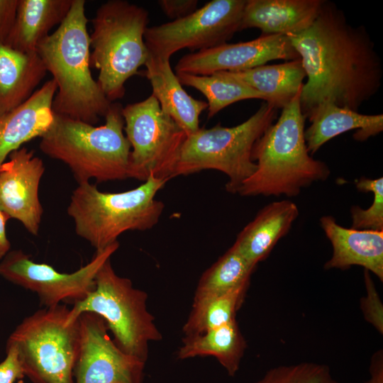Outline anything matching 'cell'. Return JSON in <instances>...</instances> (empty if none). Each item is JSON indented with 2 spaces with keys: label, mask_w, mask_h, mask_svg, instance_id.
<instances>
[{
  "label": "cell",
  "mask_w": 383,
  "mask_h": 383,
  "mask_svg": "<svg viewBox=\"0 0 383 383\" xmlns=\"http://www.w3.org/2000/svg\"><path fill=\"white\" fill-rule=\"evenodd\" d=\"M307 77L300 94L306 118L323 102L358 111L379 91L380 57L363 26L349 24L335 4L324 1L306 29L287 35Z\"/></svg>",
  "instance_id": "1"
},
{
  "label": "cell",
  "mask_w": 383,
  "mask_h": 383,
  "mask_svg": "<svg viewBox=\"0 0 383 383\" xmlns=\"http://www.w3.org/2000/svg\"><path fill=\"white\" fill-rule=\"evenodd\" d=\"M87 22L85 1L72 0L65 20L39 43L36 52L57 85L54 113L95 125L112 102L91 73Z\"/></svg>",
  "instance_id": "2"
},
{
  "label": "cell",
  "mask_w": 383,
  "mask_h": 383,
  "mask_svg": "<svg viewBox=\"0 0 383 383\" xmlns=\"http://www.w3.org/2000/svg\"><path fill=\"white\" fill-rule=\"evenodd\" d=\"M301 91L255 142L251 157L257 167L238 189L240 196L293 197L330 176L328 165L313 159L307 150Z\"/></svg>",
  "instance_id": "3"
},
{
  "label": "cell",
  "mask_w": 383,
  "mask_h": 383,
  "mask_svg": "<svg viewBox=\"0 0 383 383\" xmlns=\"http://www.w3.org/2000/svg\"><path fill=\"white\" fill-rule=\"evenodd\" d=\"M123 106L112 103L105 123L95 126L54 113L40 149L67 165L79 184L131 178V147L124 131Z\"/></svg>",
  "instance_id": "4"
},
{
  "label": "cell",
  "mask_w": 383,
  "mask_h": 383,
  "mask_svg": "<svg viewBox=\"0 0 383 383\" xmlns=\"http://www.w3.org/2000/svg\"><path fill=\"white\" fill-rule=\"evenodd\" d=\"M168 181L150 176L139 187L122 192H101L90 182L79 184L67 206L75 233L99 251L126 231L151 229L165 208L155 196Z\"/></svg>",
  "instance_id": "5"
},
{
  "label": "cell",
  "mask_w": 383,
  "mask_h": 383,
  "mask_svg": "<svg viewBox=\"0 0 383 383\" xmlns=\"http://www.w3.org/2000/svg\"><path fill=\"white\" fill-rule=\"evenodd\" d=\"M90 64L99 70L97 82L113 103L125 95V84L148 57L144 35L146 9L125 0L102 4L91 20Z\"/></svg>",
  "instance_id": "6"
},
{
  "label": "cell",
  "mask_w": 383,
  "mask_h": 383,
  "mask_svg": "<svg viewBox=\"0 0 383 383\" xmlns=\"http://www.w3.org/2000/svg\"><path fill=\"white\" fill-rule=\"evenodd\" d=\"M276 109L265 101L239 125L224 127L218 123L210 128H199L187 135L173 177L215 170L228 177L226 191L237 193L242 183L256 170L252 150L257 139L275 120Z\"/></svg>",
  "instance_id": "7"
},
{
  "label": "cell",
  "mask_w": 383,
  "mask_h": 383,
  "mask_svg": "<svg viewBox=\"0 0 383 383\" xmlns=\"http://www.w3.org/2000/svg\"><path fill=\"white\" fill-rule=\"evenodd\" d=\"M148 294L128 278L118 275L111 258L98 271L94 289L70 309L67 322L83 313H93L104 321L116 345L124 353L147 362L150 342L162 335L147 306Z\"/></svg>",
  "instance_id": "8"
},
{
  "label": "cell",
  "mask_w": 383,
  "mask_h": 383,
  "mask_svg": "<svg viewBox=\"0 0 383 383\" xmlns=\"http://www.w3.org/2000/svg\"><path fill=\"white\" fill-rule=\"evenodd\" d=\"M65 304L44 307L24 318L7 339L17 350L25 376L33 383H74L79 321L68 323Z\"/></svg>",
  "instance_id": "9"
},
{
  "label": "cell",
  "mask_w": 383,
  "mask_h": 383,
  "mask_svg": "<svg viewBox=\"0 0 383 383\" xmlns=\"http://www.w3.org/2000/svg\"><path fill=\"white\" fill-rule=\"evenodd\" d=\"M124 132L131 147V178L145 182L150 176L173 178L184 130L165 113L155 96L122 109Z\"/></svg>",
  "instance_id": "10"
},
{
  "label": "cell",
  "mask_w": 383,
  "mask_h": 383,
  "mask_svg": "<svg viewBox=\"0 0 383 383\" xmlns=\"http://www.w3.org/2000/svg\"><path fill=\"white\" fill-rule=\"evenodd\" d=\"M246 0H213L184 18L148 27L144 40L151 55L170 59L187 48L200 51L226 43L240 30Z\"/></svg>",
  "instance_id": "11"
},
{
  "label": "cell",
  "mask_w": 383,
  "mask_h": 383,
  "mask_svg": "<svg viewBox=\"0 0 383 383\" xmlns=\"http://www.w3.org/2000/svg\"><path fill=\"white\" fill-rule=\"evenodd\" d=\"M118 247L117 241L96 251L87 265L72 273L61 272L50 265L35 262L21 250H10L1 260L0 276L35 293L45 307L74 304L94 289L98 271Z\"/></svg>",
  "instance_id": "12"
},
{
  "label": "cell",
  "mask_w": 383,
  "mask_h": 383,
  "mask_svg": "<svg viewBox=\"0 0 383 383\" xmlns=\"http://www.w3.org/2000/svg\"><path fill=\"white\" fill-rule=\"evenodd\" d=\"M78 321L74 383H143L146 362L116 345L102 318L87 312L82 313Z\"/></svg>",
  "instance_id": "13"
},
{
  "label": "cell",
  "mask_w": 383,
  "mask_h": 383,
  "mask_svg": "<svg viewBox=\"0 0 383 383\" xmlns=\"http://www.w3.org/2000/svg\"><path fill=\"white\" fill-rule=\"evenodd\" d=\"M299 59L287 35H260L237 43H224L182 57L175 66L176 73L210 75L221 71L238 72L274 60Z\"/></svg>",
  "instance_id": "14"
},
{
  "label": "cell",
  "mask_w": 383,
  "mask_h": 383,
  "mask_svg": "<svg viewBox=\"0 0 383 383\" xmlns=\"http://www.w3.org/2000/svg\"><path fill=\"white\" fill-rule=\"evenodd\" d=\"M44 172L43 160L25 147L13 152L0 167V209L35 236L43 213L39 186Z\"/></svg>",
  "instance_id": "15"
},
{
  "label": "cell",
  "mask_w": 383,
  "mask_h": 383,
  "mask_svg": "<svg viewBox=\"0 0 383 383\" xmlns=\"http://www.w3.org/2000/svg\"><path fill=\"white\" fill-rule=\"evenodd\" d=\"M57 91L51 79L23 104L0 115V167L24 143L41 137L54 120L52 101Z\"/></svg>",
  "instance_id": "16"
},
{
  "label": "cell",
  "mask_w": 383,
  "mask_h": 383,
  "mask_svg": "<svg viewBox=\"0 0 383 383\" xmlns=\"http://www.w3.org/2000/svg\"><path fill=\"white\" fill-rule=\"evenodd\" d=\"M320 224L333 248L325 270L361 266L383 282V231L345 228L331 216L321 217Z\"/></svg>",
  "instance_id": "17"
},
{
  "label": "cell",
  "mask_w": 383,
  "mask_h": 383,
  "mask_svg": "<svg viewBox=\"0 0 383 383\" xmlns=\"http://www.w3.org/2000/svg\"><path fill=\"white\" fill-rule=\"evenodd\" d=\"M325 0H246L240 30L255 28L261 35L295 34L309 27Z\"/></svg>",
  "instance_id": "18"
},
{
  "label": "cell",
  "mask_w": 383,
  "mask_h": 383,
  "mask_svg": "<svg viewBox=\"0 0 383 383\" xmlns=\"http://www.w3.org/2000/svg\"><path fill=\"white\" fill-rule=\"evenodd\" d=\"M299 213L296 204L287 199L266 205L238 234L233 246L256 267L289 233Z\"/></svg>",
  "instance_id": "19"
},
{
  "label": "cell",
  "mask_w": 383,
  "mask_h": 383,
  "mask_svg": "<svg viewBox=\"0 0 383 383\" xmlns=\"http://www.w3.org/2000/svg\"><path fill=\"white\" fill-rule=\"evenodd\" d=\"M145 66L152 94L162 111L170 116L187 135L199 130V116L207 109V103L194 99L183 89L169 58L149 53Z\"/></svg>",
  "instance_id": "20"
},
{
  "label": "cell",
  "mask_w": 383,
  "mask_h": 383,
  "mask_svg": "<svg viewBox=\"0 0 383 383\" xmlns=\"http://www.w3.org/2000/svg\"><path fill=\"white\" fill-rule=\"evenodd\" d=\"M311 125L304 136L310 155L316 153L328 140L351 130L357 131L353 138L365 141L383 131V115H366L331 102H323L307 115Z\"/></svg>",
  "instance_id": "21"
},
{
  "label": "cell",
  "mask_w": 383,
  "mask_h": 383,
  "mask_svg": "<svg viewBox=\"0 0 383 383\" xmlns=\"http://www.w3.org/2000/svg\"><path fill=\"white\" fill-rule=\"evenodd\" d=\"M46 72L37 52H23L0 43V115L26 101Z\"/></svg>",
  "instance_id": "22"
},
{
  "label": "cell",
  "mask_w": 383,
  "mask_h": 383,
  "mask_svg": "<svg viewBox=\"0 0 383 383\" xmlns=\"http://www.w3.org/2000/svg\"><path fill=\"white\" fill-rule=\"evenodd\" d=\"M72 0H18L16 22L6 45L36 52L39 43L66 18Z\"/></svg>",
  "instance_id": "23"
},
{
  "label": "cell",
  "mask_w": 383,
  "mask_h": 383,
  "mask_svg": "<svg viewBox=\"0 0 383 383\" xmlns=\"http://www.w3.org/2000/svg\"><path fill=\"white\" fill-rule=\"evenodd\" d=\"M260 92L265 101L276 109L283 108L301 90L306 73L300 59L278 65H262L253 68L229 72Z\"/></svg>",
  "instance_id": "24"
},
{
  "label": "cell",
  "mask_w": 383,
  "mask_h": 383,
  "mask_svg": "<svg viewBox=\"0 0 383 383\" xmlns=\"http://www.w3.org/2000/svg\"><path fill=\"white\" fill-rule=\"evenodd\" d=\"M246 342L236 319L203 333L184 336L177 357L185 360L197 356H213L233 377L240 368Z\"/></svg>",
  "instance_id": "25"
},
{
  "label": "cell",
  "mask_w": 383,
  "mask_h": 383,
  "mask_svg": "<svg viewBox=\"0 0 383 383\" xmlns=\"http://www.w3.org/2000/svg\"><path fill=\"white\" fill-rule=\"evenodd\" d=\"M182 85L194 88L207 99L208 118H212L229 105L246 99L265 100L263 95L228 71L210 75L176 73Z\"/></svg>",
  "instance_id": "26"
},
{
  "label": "cell",
  "mask_w": 383,
  "mask_h": 383,
  "mask_svg": "<svg viewBox=\"0 0 383 383\" xmlns=\"http://www.w3.org/2000/svg\"><path fill=\"white\" fill-rule=\"evenodd\" d=\"M255 267L232 245L200 277L194 301L223 294L249 285Z\"/></svg>",
  "instance_id": "27"
},
{
  "label": "cell",
  "mask_w": 383,
  "mask_h": 383,
  "mask_svg": "<svg viewBox=\"0 0 383 383\" xmlns=\"http://www.w3.org/2000/svg\"><path fill=\"white\" fill-rule=\"evenodd\" d=\"M249 285L229 292L194 301L182 331L185 336L203 333L235 319Z\"/></svg>",
  "instance_id": "28"
},
{
  "label": "cell",
  "mask_w": 383,
  "mask_h": 383,
  "mask_svg": "<svg viewBox=\"0 0 383 383\" xmlns=\"http://www.w3.org/2000/svg\"><path fill=\"white\" fill-rule=\"evenodd\" d=\"M255 383L339 382L333 377L328 365L305 362L272 367Z\"/></svg>",
  "instance_id": "29"
},
{
  "label": "cell",
  "mask_w": 383,
  "mask_h": 383,
  "mask_svg": "<svg viewBox=\"0 0 383 383\" xmlns=\"http://www.w3.org/2000/svg\"><path fill=\"white\" fill-rule=\"evenodd\" d=\"M359 192L373 193L371 206L363 209L359 206L350 208L351 228L357 230L383 231V178L370 179L362 177L355 181Z\"/></svg>",
  "instance_id": "30"
},
{
  "label": "cell",
  "mask_w": 383,
  "mask_h": 383,
  "mask_svg": "<svg viewBox=\"0 0 383 383\" xmlns=\"http://www.w3.org/2000/svg\"><path fill=\"white\" fill-rule=\"evenodd\" d=\"M366 295L360 299V309L365 321L383 334V304L370 272L365 270Z\"/></svg>",
  "instance_id": "31"
},
{
  "label": "cell",
  "mask_w": 383,
  "mask_h": 383,
  "mask_svg": "<svg viewBox=\"0 0 383 383\" xmlns=\"http://www.w3.org/2000/svg\"><path fill=\"white\" fill-rule=\"evenodd\" d=\"M6 357L0 362V383L21 380L25 374L17 350L13 346H6Z\"/></svg>",
  "instance_id": "32"
},
{
  "label": "cell",
  "mask_w": 383,
  "mask_h": 383,
  "mask_svg": "<svg viewBox=\"0 0 383 383\" xmlns=\"http://www.w3.org/2000/svg\"><path fill=\"white\" fill-rule=\"evenodd\" d=\"M18 0H0V43L6 45L13 30Z\"/></svg>",
  "instance_id": "33"
},
{
  "label": "cell",
  "mask_w": 383,
  "mask_h": 383,
  "mask_svg": "<svg viewBox=\"0 0 383 383\" xmlns=\"http://www.w3.org/2000/svg\"><path fill=\"white\" fill-rule=\"evenodd\" d=\"M163 13L172 21L187 16L197 9V0H160Z\"/></svg>",
  "instance_id": "34"
},
{
  "label": "cell",
  "mask_w": 383,
  "mask_h": 383,
  "mask_svg": "<svg viewBox=\"0 0 383 383\" xmlns=\"http://www.w3.org/2000/svg\"><path fill=\"white\" fill-rule=\"evenodd\" d=\"M369 372L370 377L365 383H383V352L376 351L371 357Z\"/></svg>",
  "instance_id": "35"
},
{
  "label": "cell",
  "mask_w": 383,
  "mask_h": 383,
  "mask_svg": "<svg viewBox=\"0 0 383 383\" xmlns=\"http://www.w3.org/2000/svg\"><path fill=\"white\" fill-rule=\"evenodd\" d=\"M10 217L0 209V260H1L11 249V243L6 232V222Z\"/></svg>",
  "instance_id": "36"
}]
</instances>
